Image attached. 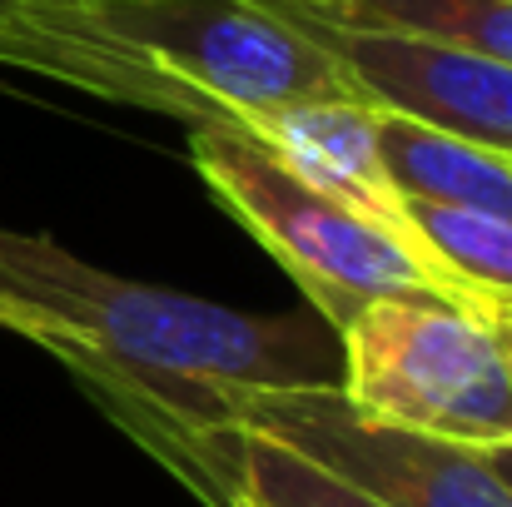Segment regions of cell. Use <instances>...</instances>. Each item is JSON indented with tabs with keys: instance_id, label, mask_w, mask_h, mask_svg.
Here are the masks:
<instances>
[{
	"instance_id": "cell-5",
	"label": "cell",
	"mask_w": 512,
	"mask_h": 507,
	"mask_svg": "<svg viewBox=\"0 0 512 507\" xmlns=\"http://www.w3.org/2000/svg\"><path fill=\"white\" fill-rule=\"evenodd\" d=\"M239 428L299 448L388 507H512V483L488 453L373 423L343 398L339 383L249 393L239 403Z\"/></svg>"
},
{
	"instance_id": "cell-10",
	"label": "cell",
	"mask_w": 512,
	"mask_h": 507,
	"mask_svg": "<svg viewBox=\"0 0 512 507\" xmlns=\"http://www.w3.org/2000/svg\"><path fill=\"white\" fill-rule=\"evenodd\" d=\"M229 488L264 507H388L373 493H363L358 483L339 478L334 468L304 458L299 448H289L259 428H234V438L224 448V478H219L214 503Z\"/></svg>"
},
{
	"instance_id": "cell-15",
	"label": "cell",
	"mask_w": 512,
	"mask_h": 507,
	"mask_svg": "<svg viewBox=\"0 0 512 507\" xmlns=\"http://www.w3.org/2000/svg\"><path fill=\"white\" fill-rule=\"evenodd\" d=\"M488 458H493V468H498V473H503V478L512 483V448H493Z\"/></svg>"
},
{
	"instance_id": "cell-8",
	"label": "cell",
	"mask_w": 512,
	"mask_h": 507,
	"mask_svg": "<svg viewBox=\"0 0 512 507\" xmlns=\"http://www.w3.org/2000/svg\"><path fill=\"white\" fill-rule=\"evenodd\" d=\"M378 155L403 204H443L512 219V155L443 135L378 105Z\"/></svg>"
},
{
	"instance_id": "cell-12",
	"label": "cell",
	"mask_w": 512,
	"mask_h": 507,
	"mask_svg": "<svg viewBox=\"0 0 512 507\" xmlns=\"http://www.w3.org/2000/svg\"><path fill=\"white\" fill-rule=\"evenodd\" d=\"M0 65L40 75L45 40L35 30V0H0Z\"/></svg>"
},
{
	"instance_id": "cell-2",
	"label": "cell",
	"mask_w": 512,
	"mask_h": 507,
	"mask_svg": "<svg viewBox=\"0 0 512 507\" xmlns=\"http://www.w3.org/2000/svg\"><path fill=\"white\" fill-rule=\"evenodd\" d=\"M189 165L209 194L284 264L309 309L339 334L343 324L388 289H433L473 299L418 239L378 229L334 194L314 189L284 165L244 120H189Z\"/></svg>"
},
{
	"instance_id": "cell-11",
	"label": "cell",
	"mask_w": 512,
	"mask_h": 507,
	"mask_svg": "<svg viewBox=\"0 0 512 507\" xmlns=\"http://www.w3.org/2000/svg\"><path fill=\"white\" fill-rule=\"evenodd\" d=\"M408 224L458 284H468L473 294H512V219L408 204Z\"/></svg>"
},
{
	"instance_id": "cell-13",
	"label": "cell",
	"mask_w": 512,
	"mask_h": 507,
	"mask_svg": "<svg viewBox=\"0 0 512 507\" xmlns=\"http://www.w3.org/2000/svg\"><path fill=\"white\" fill-rule=\"evenodd\" d=\"M473 299L488 314V324H493V334H498V343H503V353L512 363V294H473Z\"/></svg>"
},
{
	"instance_id": "cell-16",
	"label": "cell",
	"mask_w": 512,
	"mask_h": 507,
	"mask_svg": "<svg viewBox=\"0 0 512 507\" xmlns=\"http://www.w3.org/2000/svg\"><path fill=\"white\" fill-rule=\"evenodd\" d=\"M214 507H264V503H254V498H244V493H234V488H229V493H224Z\"/></svg>"
},
{
	"instance_id": "cell-14",
	"label": "cell",
	"mask_w": 512,
	"mask_h": 507,
	"mask_svg": "<svg viewBox=\"0 0 512 507\" xmlns=\"http://www.w3.org/2000/svg\"><path fill=\"white\" fill-rule=\"evenodd\" d=\"M0 329H10V334L25 338V314H20V304L5 299V294H0Z\"/></svg>"
},
{
	"instance_id": "cell-3",
	"label": "cell",
	"mask_w": 512,
	"mask_h": 507,
	"mask_svg": "<svg viewBox=\"0 0 512 507\" xmlns=\"http://www.w3.org/2000/svg\"><path fill=\"white\" fill-rule=\"evenodd\" d=\"M339 393L373 423L478 453L512 448V363L478 299L373 294L339 329Z\"/></svg>"
},
{
	"instance_id": "cell-6",
	"label": "cell",
	"mask_w": 512,
	"mask_h": 507,
	"mask_svg": "<svg viewBox=\"0 0 512 507\" xmlns=\"http://www.w3.org/2000/svg\"><path fill=\"white\" fill-rule=\"evenodd\" d=\"M279 5V0H269ZM289 20L309 25L334 55L353 85L398 115H413L443 135H458L468 145L512 155V65L468 55L453 45L413 40V35H388V30H339L324 20H309L289 5H279Z\"/></svg>"
},
{
	"instance_id": "cell-4",
	"label": "cell",
	"mask_w": 512,
	"mask_h": 507,
	"mask_svg": "<svg viewBox=\"0 0 512 507\" xmlns=\"http://www.w3.org/2000/svg\"><path fill=\"white\" fill-rule=\"evenodd\" d=\"M95 15L179 120L249 125L304 100H368L339 55L269 0H95Z\"/></svg>"
},
{
	"instance_id": "cell-9",
	"label": "cell",
	"mask_w": 512,
	"mask_h": 507,
	"mask_svg": "<svg viewBox=\"0 0 512 507\" xmlns=\"http://www.w3.org/2000/svg\"><path fill=\"white\" fill-rule=\"evenodd\" d=\"M339 30H388L512 65V0H279Z\"/></svg>"
},
{
	"instance_id": "cell-7",
	"label": "cell",
	"mask_w": 512,
	"mask_h": 507,
	"mask_svg": "<svg viewBox=\"0 0 512 507\" xmlns=\"http://www.w3.org/2000/svg\"><path fill=\"white\" fill-rule=\"evenodd\" d=\"M249 130L314 189L334 194L339 204L358 209L378 229L413 234L408 204L393 189L383 155H378V105L373 100H304L249 120ZM423 244V239H418Z\"/></svg>"
},
{
	"instance_id": "cell-1",
	"label": "cell",
	"mask_w": 512,
	"mask_h": 507,
	"mask_svg": "<svg viewBox=\"0 0 512 507\" xmlns=\"http://www.w3.org/2000/svg\"><path fill=\"white\" fill-rule=\"evenodd\" d=\"M0 294L105 413L204 503L249 393L339 383V334L314 314H244L85 264L50 234L0 224Z\"/></svg>"
}]
</instances>
